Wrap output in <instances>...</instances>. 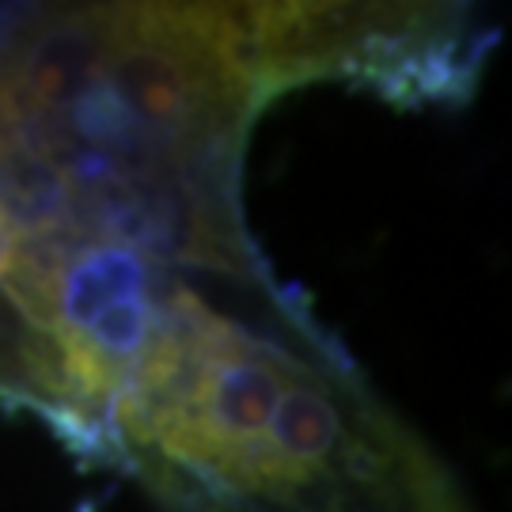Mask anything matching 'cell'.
Returning a JSON list of instances; mask_svg holds the SVG:
<instances>
[{
  "instance_id": "cell-1",
  "label": "cell",
  "mask_w": 512,
  "mask_h": 512,
  "mask_svg": "<svg viewBox=\"0 0 512 512\" xmlns=\"http://www.w3.org/2000/svg\"><path fill=\"white\" fill-rule=\"evenodd\" d=\"M129 296H152V270L137 247L122 239L73 243L57 266L46 330L84 334L99 311Z\"/></svg>"
},
{
  "instance_id": "cell-2",
  "label": "cell",
  "mask_w": 512,
  "mask_h": 512,
  "mask_svg": "<svg viewBox=\"0 0 512 512\" xmlns=\"http://www.w3.org/2000/svg\"><path fill=\"white\" fill-rule=\"evenodd\" d=\"M156 311L160 304L152 296H129V300H114L110 308H103L92 323L84 327V342L95 349V357L110 365L122 380L129 376V368L137 365V357L145 353L148 338L156 330Z\"/></svg>"
},
{
  "instance_id": "cell-3",
  "label": "cell",
  "mask_w": 512,
  "mask_h": 512,
  "mask_svg": "<svg viewBox=\"0 0 512 512\" xmlns=\"http://www.w3.org/2000/svg\"><path fill=\"white\" fill-rule=\"evenodd\" d=\"M16 247H19V239H16V232H12V224L0 217V281L12 274V262H16Z\"/></svg>"
}]
</instances>
